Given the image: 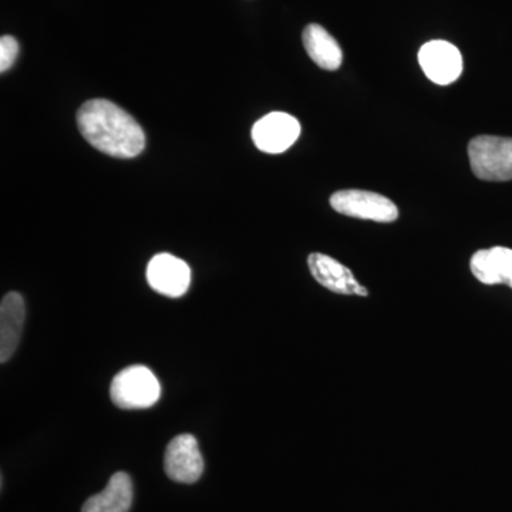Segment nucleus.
I'll list each match as a JSON object with an SVG mask.
<instances>
[{"instance_id": "obj_1", "label": "nucleus", "mask_w": 512, "mask_h": 512, "mask_svg": "<svg viewBox=\"0 0 512 512\" xmlns=\"http://www.w3.org/2000/svg\"><path fill=\"white\" fill-rule=\"evenodd\" d=\"M77 127L90 146L110 157L134 158L146 147L137 120L110 100L86 101L77 111Z\"/></svg>"}, {"instance_id": "obj_2", "label": "nucleus", "mask_w": 512, "mask_h": 512, "mask_svg": "<svg viewBox=\"0 0 512 512\" xmlns=\"http://www.w3.org/2000/svg\"><path fill=\"white\" fill-rule=\"evenodd\" d=\"M110 396L120 409H148L160 400L161 386L148 367L134 365L117 373L111 382Z\"/></svg>"}, {"instance_id": "obj_3", "label": "nucleus", "mask_w": 512, "mask_h": 512, "mask_svg": "<svg viewBox=\"0 0 512 512\" xmlns=\"http://www.w3.org/2000/svg\"><path fill=\"white\" fill-rule=\"evenodd\" d=\"M471 170L484 181L512 180V138L478 136L468 144Z\"/></svg>"}, {"instance_id": "obj_4", "label": "nucleus", "mask_w": 512, "mask_h": 512, "mask_svg": "<svg viewBox=\"0 0 512 512\" xmlns=\"http://www.w3.org/2000/svg\"><path fill=\"white\" fill-rule=\"evenodd\" d=\"M333 210L346 217L375 222H394L399 218L396 204L376 192L343 190L330 197Z\"/></svg>"}, {"instance_id": "obj_5", "label": "nucleus", "mask_w": 512, "mask_h": 512, "mask_svg": "<svg viewBox=\"0 0 512 512\" xmlns=\"http://www.w3.org/2000/svg\"><path fill=\"white\" fill-rule=\"evenodd\" d=\"M164 470L175 483L194 484L204 473L198 441L192 434L174 437L164 454Z\"/></svg>"}, {"instance_id": "obj_6", "label": "nucleus", "mask_w": 512, "mask_h": 512, "mask_svg": "<svg viewBox=\"0 0 512 512\" xmlns=\"http://www.w3.org/2000/svg\"><path fill=\"white\" fill-rule=\"evenodd\" d=\"M301 136V124L288 113L274 111L256 121L252 140L259 150L268 154H281L295 144Z\"/></svg>"}, {"instance_id": "obj_7", "label": "nucleus", "mask_w": 512, "mask_h": 512, "mask_svg": "<svg viewBox=\"0 0 512 512\" xmlns=\"http://www.w3.org/2000/svg\"><path fill=\"white\" fill-rule=\"evenodd\" d=\"M147 281L161 295L180 298L190 289L191 269L177 256L158 254L148 262Z\"/></svg>"}, {"instance_id": "obj_8", "label": "nucleus", "mask_w": 512, "mask_h": 512, "mask_svg": "<svg viewBox=\"0 0 512 512\" xmlns=\"http://www.w3.org/2000/svg\"><path fill=\"white\" fill-rule=\"evenodd\" d=\"M419 62L424 74L440 86L456 82L463 73L460 50L444 40H433L421 47Z\"/></svg>"}, {"instance_id": "obj_9", "label": "nucleus", "mask_w": 512, "mask_h": 512, "mask_svg": "<svg viewBox=\"0 0 512 512\" xmlns=\"http://www.w3.org/2000/svg\"><path fill=\"white\" fill-rule=\"evenodd\" d=\"M308 265L313 278L329 291L340 295H369L365 286L356 281L349 268L328 255L315 252L309 255Z\"/></svg>"}, {"instance_id": "obj_10", "label": "nucleus", "mask_w": 512, "mask_h": 512, "mask_svg": "<svg viewBox=\"0 0 512 512\" xmlns=\"http://www.w3.org/2000/svg\"><path fill=\"white\" fill-rule=\"evenodd\" d=\"M26 308L22 295L10 292L0 303V362L6 363L18 349L25 323Z\"/></svg>"}, {"instance_id": "obj_11", "label": "nucleus", "mask_w": 512, "mask_h": 512, "mask_svg": "<svg viewBox=\"0 0 512 512\" xmlns=\"http://www.w3.org/2000/svg\"><path fill=\"white\" fill-rule=\"evenodd\" d=\"M471 272L481 284L508 285L512 288V249H480L470 262Z\"/></svg>"}, {"instance_id": "obj_12", "label": "nucleus", "mask_w": 512, "mask_h": 512, "mask_svg": "<svg viewBox=\"0 0 512 512\" xmlns=\"http://www.w3.org/2000/svg\"><path fill=\"white\" fill-rule=\"evenodd\" d=\"M133 504V483L126 473H116L101 493L83 504L82 512H128Z\"/></svg>"}, {"instance_id": "obj_13", "label": "nucleus", "mask_w": 512, "mask_h": 512, "mask_svg": "<svg viewBox=\"0 0 512 512\" xmlns=\"http://www.w3.org/2000/svg\"><path fill=\"white\" fill-rule=\"evenodd\" d=\"M303 46L309 57L323 70H338L343 53L335 37L316 23L306 26L302 35Z\"/></svg>"}, {"instance_id": "obj_14", "label": "nucleus", "mask_w": 512, "mask_h": 512, "mask_svg": "<svg viewBox=\"0 0 512 512\" xmlns=\"http://www.w3.org/2000/svg\"><path fill=\"white\" fill-rule=\"evenodd\" d=\"M18 55V40L13 36H2L0 39V72H8L18 59Z\"/></svg>"}]
</instances>
